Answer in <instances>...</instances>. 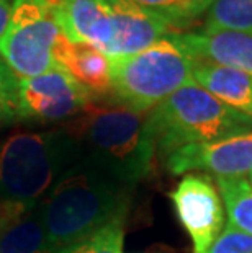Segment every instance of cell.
Masks as SVG:
<instances>
[{"mask_svg":"<svg viewBox=\"0 0 252 253\" xmlns=\"http://www.w3.org/2000/svg\"><path fill=\"white\" fill-rule=\"evenodd\" d=\"M123 222L125 219H118L100 229L77 245V253H123Z\"/></svg>","mask_w":252,"mask_h":253,"instance_id":"ffe728a7","label":"cell"},{"mask_svg":"<svg viewBox=\"0 0 252 253\" xmlns=\"http://www.w3.org/2000/svg\"><path fill=\"white\" fill-rule=\"evenodd\" d=\"M131 191V186L90 167H71L43 199L51 249L79 245L108 224L125 219Z\"/></svg>","mask_w":252,"mask_h":253,"instance_id":"7a4b0ae2","label":"cell"},{"mask_svg":"<svg viewBox=\"0 0 252 253\" xmlns=\"http://www.w3.org/2000/svg\"><path fill=\"white\" fill-rule=\"evenodd\" d=\"M77 164L67 129L25 131L0 141V204L40 203Z\"/></svg>","mask_w":252,"mask_h":253,"instance_id":"277c9868","label":"cell"},{"mask_svg":"<svg viewBox=\"0 0 252 253\" xmlns=\"http://www.w3.org/2000/svg\"><path fill=\"white\" fill-rule=\"evenodd\" d=\"M194 80L223 103L252 118V74L197 62Z\"/></svg>","mask_w":252,"mask_h":253,"instance_id":"9a60e30c","label":"cell"},{"mask_svg":"<svg viewBox=\"0 0 252 253\" xmlns=\"http://www.w3.org/2000/svg\"><path fill=\"white\" fill-rule=\"evenodd\" d=\"M69 40L87 42L110 56L113 18L108 0H46Z\"/></svg>","mask_w":252,"mask_h":253,"instance_id":"30bf717a","label":"cell"},{"mask_svg":"<svg viewBox=\"0 0 252 253\" xmlns=\"http://www.w3.org/2000/svg\"><path fill=\"white\" fill-rule=\"evenodd\" d=\"M248 181H249V185H251V188H252V173H249V180H248Z\"/></svg>","mask_w":252,"mask_h":253,"instance_id":"cb8c5ba5","label":"cell"},{"mask_svg":"<svg viewBox=\"0 0 252 253\" xmlns=\"http://www.w3.org/2000/svg\"><path fill=\"white\" fill-rule=\"evenodd\" d=\"M0 253H56L48 239L43 201L0 204Z\"/></svg>","mask_w":252,"mask_h":253,"instance_id":"4fadbf2b","label":"cell"},{"mask_svg":"<svg viewBox=\"0 0 252 253\" xmlns=\"http://www.w3.org/2000/svg\"><path fill=\"white\" fill-rule=\"evenodd\" d=\"M177 33L136 54L110 59L111 95L118 105L144 115L194 79L197 59Z\"/></svg>","mask_w":252,"mask_h":253,"instance_id":"5b68a950","label":"cell"},{"mask_svg":"<svg viewBox=\"0 0 252 253\" xmlns=\"http://www.w3.org/2000/svg\"><path fill=\"white\" fill-rule=\"evenodd\" d=\"M113 18V44L110 59L131 56L151 47L165 36L177 33L167 21L133 3L131 0H108Z\"/></svg>","mask_w":252,"mask_h":253,"instance_id":"8fae6325","label":"cell"},{"mask_svg":"<svg viewBox=\"0 0 252 253\" xmlns=\"http://www.w3.org/2000/svg\"><path fill=\"white\" fill-rule=\"evenodd\" d=\"M64 31L46 0H13L0 59L17 77L30 79L56 67L54 49Z\"/></svg>","mask_w":252,"mask_h":253,"instance_id":"8992f818","label":"cell"},{"mask_svg":"<svg viewBox=\"0 0 252 253\" xmlns=\"http://www.w3.org/2000/svg\"><path fill=\"white\" fill-rule=\"evenodd\" d=\"M20 79L0 59V127L18 121Z\"/></svg>","mask_w":252,"mask_h":253,"instance_id":"d6986e66","label":"cell"},{"mask_svg":"<svg viewBox=\"0 0 252 253\" xmlns=\"http://www.w3.org/2000/svg\"><path fill=\"white\" fill-rule=\"evenodd\" d=\"M131 2L165 20L174 30H179L206 13L213 0H131Z\"/></svg>","mask_w":252,"mask_h":253,"instance_id":"e0dca14e","label":"cell"},{"mask_svg":"<svg viewBox=\"0 0 252 253\" xmlns=\"http://www.w3.org/2000/svg\"><path fill=\"white\" fill-rule=\"evenodd\" d=\"M182 225L189 232L194 253H206L224 229L223 199L210 176L189 173L170 193Z\"/></svg>","mask_w":252,"mask_h":253,"instance_id":"ba28073f","label":"cell"},{"mask_svg":"<svg viewBox=\"0 0 252 253\" xmlns=\"http://www.w3.org/2000/svg\"><path fill=\"white\" fill-rule=\"evenodd\" d=\"M12 0H0V40H2L3 33L7 31L10 15H12Z\"/></svg>","mask_w":252,"mask_h":253,"instance_id":"7402d4cb","label":"cell"},{"mask_svg":"<svg viewBox=\"0 0 252 253\" xmlns=\"http://www.w3.org/2000/svg\"><path fill=\"white\" fill-rule=\"evenodd\" d=\"M165 165L172 175L202 171L216 178H244L252 173V132L185 145L170 152Z\"/></svg>","mask_w":252,"mask_h":253,"instance_id":"9c48e42d","label":"cell"},{"mask_svg":"<svg viewBox=\"0 0 252 253\" xmlns=\"http://www.w3.org/2000/svg\"><path fill=\"white\" fill-rule=\"evenodd\" d=\"M54 59L94 96L111 93V61L87 42H74L66 35L59 38Z\"/></svg>","mask_w":252,"mask_h":253,"instance_id":"5bb4252c","label":"cell"},{"mask_svg":"<svg viewBox=\"0 0 252 253\" xmlns=\"http://www.w3.org/2000/svg\"><path fill=\"white\" fill-rule=\"evenodd\" d=\"M56 253H77V245L67 247V249H62V250H57Z\"/></svg>","mask_w":252,"mask_h":253,"instance_id":"603a6c76","label":"cell"},{"mask_svg":"<svg viewBox=\"0 0 252 253\" xmlns=\"http://www.w3.org/2000/svg\"><path fill=\"white\" fill-rule=\"evenodd\" d=\"M144 131L155 152L169 155L185 145L252 132V118L223 103L192 79L148 113Z\"/></svg>","mask_w":252,"mask_h":253,"instance_id":"3957f363","label":"cell"},{"mask_svg":"<svg viewBox=\"0 0 252 253\" xmlns=\"http://www.w3.org/2000/svg\"><path fill=\"white\" fill-rule=\"evenodd\" d=\"M77 164L135 188L151 171L155 149L144 131V115L123 105H90L67 125Z\"/></svg>","mask_w":252,"mask_h":253,"instance_id":"6da1fadb","label":"cell"},{"mask_svg":"<svg viewBox=\"0 0 252 253\" xmlns=\"http://www.w3.org/2000/svg\"><path fill=\"white\" fill-rule=\"evenodd\" d=\"M94 103V95L62 67L21 79L18 85V120L57 125L74 120Z\"/></svg>","mask_w":252,"mask_h":253,"instance_id":"52a82bcc","label":"cell"},{"mask_svg":"<svg viewBox=\"0 0 252 253\" xmlns=\"http://www.w3.org/2000/svg\"><path fill=\"white\" fill-rule=\"evenodd\" d=\"M228 222L252 235V188L246 178H216Z\"/></svg>","mask_w":252,"mask_h":253,"instance_id":"2e32d148","label":"cell"},{"mask_svg":"<svg viewBox=\"0 0 252 253\" xmlns=\"http://www.w3.org/2000/svg\"><path fill=\"white\" fill-rule=\"evenodd\" d=\"M206 253H252V235L228 222Z\"/></svg>","mask_w":252,"mask_h":253,"instance_id":"44dd1931","label":"cell"},{"mask_svg":"<svg viewBox=\"0 0 252 253\" xmlns=\"http://www.w3.org/2000/svg\"><path fill=\"white\" fill-rule=\"evenodd\" d=\"M180 44L197 59L246 74H252V31L208 28L198 33H177Z\"/></svg>","mask_w":252,"mask_h":253,"instance_id":"7c38bea8","label":"cell"},{"mask_svg":"<svg viewBox=\"0 0 252 253\" xmlns=\"http://www.w3.org/2000/svg\"><path fill=\"white\" fill-rule=\"evenodd\" d=\"M205 26L252 31V0H213Z\"/></svg>","mask_w":252,"mask_h":253,"instance_id":"ac0fdd59","label":"cell"}]
</instances>
